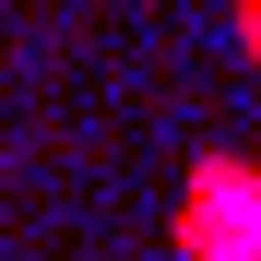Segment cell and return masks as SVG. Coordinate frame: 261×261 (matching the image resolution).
<instances>
[{
    "instance_id": "1",
    "label": "cell",
    "mask_w": 261,
    "mask_h": 261,
    "mask_svg": "<svg viewBox=\"0 0 261 261\" xmlns=\"http://www.w3.org/2000/svg\"><path fill=\"white\" fill-rule=\"evenodd\" d=\"M190 249H202V261H261V190L202 178V202H190Z\"/></svg>"
}]
</instances>
